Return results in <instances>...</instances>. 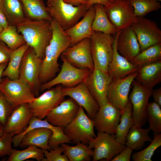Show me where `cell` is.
<instances>
[{
    "mask_svg": "<svg viewBox=\"0 0 161 161\" xmlns=\"http://www.w3.org/2000/svg\"><path fill=\"white\" fill-rule=\"evenodd\" d=\"M51 24L52 36L45 48L39 75L41 84L52 79L60 71L58 58L71 44L70 38L56 21L52 19Z\"/></svg>",
    "mask_w": 161,
    "mask_h": 161,
    "instance_id": "obj_1",
    "label": "cell"
},
{
    "mask_svg": "<svg viewBox=\"0 0 161 161\" xmlns=\"http://www.w3.org/2000/svg\"><path fill=\"white\" fill-rule=\"evenodd\" d=\"M16 27L26 43L34 49L38 58L42 59L45 48L52 36L51 21L27 18Z\"/></svg>",
    "mask_w": 161,
    "mask_h": 161,
    "instance_id": "obj_2",
    "label": "cell"
},
{
    "mask_svg": "<svg viewBox=\"0 0 161 161\" xmlns=\"http://www.w3.org/2000/svg\"><path fill=\"white\" fill-rule=\"evenodd\" d=\"M46 7L52 19L56 21L64 30L78 23L88 10L85 5L74 6L63 0H52Z\"/></svg>",
    "mask_w": 161,
    "mask_h": 161,
    "instance_id": "obj_3",
    "label": "cell"
},
{
    "mask_svg": "<svg viewBox=\"0 0 161 161\" xmlns=\"http://www.w3.org/2000/svg\"><path fill=\"white\" fill-rule=\"evenodd\" d=\"M90 39L94 69L107 73L112 57L114 37L111 35L94 31Z\"/></svg>",
    "mask_w": 161,
    "mask_h": 161,
    "instance_id": "obj_4",
    "label": "cell"
},
{
    "mask_svg": "<svg viewBox=\"0 0 161 161\" xmlns=\"http://www.w3.org/2000/svg\"><path fill=\"white\" fill-rule=\"evenodd\" d=\"M94 128L93 120L90 118L83 109L80 106L76 117L64 128V131L71 142L76 144L81 143L87 144L96 136Z\"/></svg>",
    "mask_w": 161,
    "mask_h": 161,
    "instance_id": "obj_5",
    "label": "cell"
},
{
    "mask_svg": "<svg viewBox=\"0 0 161 161\" xmlns=\"http://www.w3.org/2000/svg\"><path fill=\"white\" fill-rule=\"evenodd\" d=\"M63 61L61 69L58 75L45 83L41 84V91L50 89L55 85L61 84L65 87H74L85 82L91 71L87 69L76 67L61 56Z\"/></svg>",
    "mask_w": 161,
    "mask_h": 161,
    "instance_id": "obj_6",
    "label": "cell"
},
{
    "mask_svg": "<svg viewBox=\"0 0 161 161\" xmlns=\"http://www.w3.org/2000/svg\"><path fill=\"white\" fill-rule=\"evenodd\" d=\"M42 60L29 46L24 55L20 68L19 78L28 86L35 96L38 95L40 90L39 75Z\"/></svg>",
    "mask_w": 161,
    "mask_h": 161,
    "instance_id": "obj_7",
    "label": "cell"
},
{
    "mask_svg": "<svg viewBox=\"0 0 161 161\" xmlns=\"http://www.w3.org/2000/svg\"><path fill=\"white\" fill-rule=\"evenodd\" d=\"M0 91L13 109L22 104L30 103L35 97L28 86L19 78L11 80L6 77L2 78Z\"/></svg>",
    "mask_w": 161,
    "mask_h": 161,
    "instance_id": "obj_8",
    "label": "cell"
},
{
    "mask_svg": "<svg viewBox=\"0 0 161 161\" xmlns=\"http://www.w3.org/2000/svg\"><path fill=\"white\" fill-rule=\"evenodd\" d=\"M88 145L94 149L93 161L103 159L111 161L126 146L116 140L115 134L99 131L97 136L90 140Z\"/></svg>",
    "mask_w": 161,
    "mask_h": 161,
    "instance_id": "obj_9",
    "label": "cell"
},
{
    "mask_svg": "<svg viewBox=\"0 0 161 161\" xmlns=\"http://www.w3.org/2000/svg\"><path fill=\"white\" fill-rule=\"evenodd\" d=\"M131 85L132 89L129 98L132 106L133 125L142 127L147 120L148 100L153 89L142 85L134 79Z\"/></svg>",
    "mask_w": 161,
    "mask_h": 161,
    "instance_id": "obj_10",
    "label": "cell"
},
{
    "mask_svg": "<svg viewBox=\"0 0 161 161\" xmlns=\"http://www.w3.org/2000/svg\"><path fill=\"white\" fill-rule=\"evenodd\" d=\"M104 8L117 32L131 26L136 18L129 0H114Z\"/></svg>",
    "mask_w": 161,
    "mask_h": 161,
    "instance_id": "obj_11",
    "label": "cell"
},
{
    "mask_svg": "<svg viewBox=\"0 0 161 161\" xmlns=\"http://www.w3.org/2000/svg\"><path fill=\"white\" fill-rule=\"evenodd\" d=\"M140 46L141 51L161 43V30L156 23L144 17H136L131 26Z\"/></svg>",
    "mask_w": 161,
    "mask_h": 161,
    "instance_id": "obj_12",
    "label": "cell"
},
{
    "mask_svg": "<svg viewBox=\"0 0 161 161\" xmlns=\"http://www.w3.org/2000/svg\"><path fill=\"white\" fill-rule=\"evenodd\" d=\"M62 87L57 86L48 89L41 95L35 97L28 105L33 116L43 119L55 107L64 100Z\"/></svg>",
    "mask_w": 161,
    "mask_h": 161,
    "instance_id": "obj_13",
    "label": "cell"
},
{
    "mask_svg": "<svg viewBox=\"0 0 161 161\" xmlns=\"http://www.w3.org/2000/svg\"><path fill=\"white\" fill-rule=\"evenodd\" d=\"M61 55L77 68L87 69L91 72L94 69L89 38L83 39L68 47Z\"/></svg>",
    "mask_w": 161,
    "mask_h": 161,
    "instance_id": "obj_14",
    "label": "cell"
},
{
    "mask_svg": "<svg viewBox=\"0 0 161 161\" xmlns=\"http://www.w3.org/2000/svg\"><path fill=\"white\" fill-rule=\"evenodd\" d=\"M137 74L131 73L123 78H113L107 92L108 102L123 112L129 100L130 86Z\"/></svg>",
    "mask_w": 161,
    "mask_h": 161,
    "instance_id": "obj_15",
    "label": "cell"
},
{
    "mask_svg": "<svg viewBox=\"0 0 161 161\" xmlns=\"http://www.w3.org/2000/svg\"><path fill=\"white\" fill-rule=\"evenodd\" d=\"M47 128L52 131L49 141V145L51 149L60 145L62 143H71L72 142L64 134V128L54 126L49 123L46 119H40L33 116L26 129L21 134L14 135L12 139V143L14 146L19 145L25 134L30 130L37 128Z\"/></svg>",
    "mask_w": 161,
    "mask_h": 161,
    "instance_id": "obj_16",
    "label": "cell"
},
{
    "mask_svg": "<svg viewBox=\"0 0 161 161\" xmlns=\"http://www.w3.org/2000/svg\"><path fill=\"white\" fill-rule=\"evenodd\" d=\"M112 80L107 73L94 69L85 81L99 107L108 102L107 92Z\"/></svg>",
    "mask_w": 161,
    "mask_h": 161,
    "instance_id": "obj_17",
    "label": "cell"
},
{
    "mask_svg": "<svg viewBox=\"0 0 161 161\" xmlns=\"http://www.w3.org/2000/svg\"><path fill=\"white\" fill-rule=\"evenodd\" d=\"M62 91L64 96H68L72 98L86 111L87 114L90 118L93 119L99 107L85 82L74 87L62 88Z\"/></svg>",
    "mask_w": 161,
    "mask_h": 161,
    "instance_id": "obj_18",
    "label": "cell"
},
{
    "mask_svg": "<svg viewBox=\"0 0 161 161\" xmlns=\"http://www.w3.org/2000/svg\"><path fill=\"white\" fill-rule=\"evenodd\" d=\"M121 114L118 109L108 102L101 107L93 120L98 131L115 134Z\"/></svg>",
    "mask_w": 161,
    "mask_h": 161,
    "instance_id": "obj_19",
    "label": "cell"
},
{
    "mask_svg": "<svg viewBox=\"0 0 161 161\" xmlns=\"http://www.w3.org/2000/svg\"><path fill=\"white\" fill-rule=\"evenodd\" d=\"M80 106L72 98L64 100L53 109L45 119L54 126L64 128L76 117Z\"/></svg>",
    "mask_w": 161,
    "mask_h": 161,
    "instance_id": "obj_20",
    "label": "cell"
},
{
    "mask_svg": "<svg viewBox=\"0 0 161 161\" xmlns=\"http://www.w3.org/2000/svg\"><path fill=\"white\" fill-rule=\"evenodd\" d=\"M121 31H117L115 34L112 57L108 67L107 73L112 79L124 78L137 72L138 69V66L126 59L117 50V41Z\"/></svg>",
    "mask_w": 161,
    "mask_h": 161,
    "instance_id": "obj_21",
    "label": "cell"
},
{
    "mask_svg": "<svg viewBox=\"0 0 161 161\" xmlns=\"http://www.w3.org/2000/svg\"><path fill=\"white\" fill-rule=\"evenodd\" d=\"M33 116L27 103L23 104L13 109L6 124L4 132L19 134L27 128Z\"/></svg>",
    "mask_w": 161,
    "mask_h": 161,
    "instance_id": "obj_22",
    "label": "cell"
},
{
    "mask_svg": "<svg viewBox=\"0 0 161 161\" xmlns=\"http://www.w3.org/2000/svg\"><path fill=\"white\" fill-rule=\"evenodd\" d=\"M117 49L120 55L131 62L141 52L137 37L131 26L120 31L117 39Z\"/></svg>",
    "mask_w": 161,
    "mask_h": 161,
    "instance_id": "obj_23",
    "label": "cell"
},
{
    "mask_svg": "<svg viewBox=\"0 0 161 161\" xmlns=\"http://www.w3.org/2000/svg\"><path fill=\"white\" fill-rule=\"evenodd\" d=\"M95 13V8L93 5L88 10L80 21L69 29L65 30L71 40V46L83 39L90 38L94 32L92 25Z\"/></svg>",
    "mask_w": 161,
    "mask_h": 161,
    "instance_id": "obj_24",
    "label": "cell"
},
{
    "mask_svg": "<svg viewBox=\"0 0 161 161\" xmlns=\"http://www.w3.org/2000/svg\"><path fill=\"white\" fill-rule=\"evenodd\" d=\"M135 79L142 85L153 89L161 81V60L139 66Z\"/></svg>",
    "mask_w": 161,
    "mask_h": 161,
    "instance_id": "obj_25",
    "label": "cell"
},
{
    "mask_svg": "<svg viewBox=\"0 0 161 161\" xmlns=\"http://www.w3.org/2000/svg\"><path fill=\"white\" fill-rule=\"evenodd\" d=\"M52 131L47 128H37L26 133L23 137L19 146L25 148L30 145L35 146L43 150L50 149L49 145Z\"/></svg>",
    "mask_w": 161,
    "mask_h": 161,
    "instance_id": "obj_26",
    "label": "cell"
},
{
    "mask_svg": "<svg viewBox=\"0 0 161 161\" xmlns=\"http://www.w3.org/2000/svg\"><path fill=\"white\" fill-rule=\"evenodd\" d=\"M0 8L9 25L16 26L27 18L20 0H2Z\"/></svg>",
    "mask_w": 161,
    "mask_h": 161,
    "instance_id": "obj_27",
    "label": "cell"
},
{
    "mask_svg": "<svg viewBox=\"0 0 161 161\" xmlns=\"http://www.w3.org/2000/svg\"><path fill=\"white\" fill-rule=\"evenodd\" d=\"M20 0L27 18L32 20L52 21V18L43 0Z\"/></svg>",
    "mask_w": 161,
    "mask_h": 161,
    "instance_id": "obj_28",
    "label": "cell"
},
{
    "mask_svg": "<svg viewBox=\"0 0 161 161\" xmlns=\"http://www.w3.org/2000/svg\"><path fill=\"white\" fill-rule=\"evenodd\" d=\"M150 131L148 128L143 129L133 125L126 136L125 145L133 150L141 149L146 142L152 140L149 134Z\"/></svg>",
    "mask_w": 161,
    "mask_h": 161,
    "instance_id": "obj_29",
    "label": "cell"
},
{
    "mask_svg": "<svg viewBox=\"0 0 161 161\" xmlns=\"http://www.w3.org/2000/svg\"><path fill=\"white\" fill-rule=\"evenodd\" d=\"M94 5L95 13L92 25L93 31L112 35H115L117 30L108 18L104 6L100 4H95Z\"/></svg>",
    "mask_w": 161,
    "mask_h": 161,
    "instance_id": "obj_30",
    "label": "cell"
},
{
    "mask_svg": "<svg viewBox=\"0 0 161 161\" xmlns=\"http://www.w3.org/2000/svg\"><path fill=\"white\" fill-rule=\"evenodd\" d=\"M29 46L26 44L18 49L12 50L10 59L4 70L2 77H7L11 80L19 78V70L24 55Z\"/></svg>",
    "mask_w": 161,
    "mask_h": 161,
    "instance_id": "obj_31",
    "label": "cell"
},
{
    "mask_svg": "<svg viewBox=\"0 0 161 161\" xmlns=\"http://www.w3.org/2000/svg\"><path fill=\"white\" fill-rule=\"evenodd\" d=\"M75 146H70L65 143L61 144L64 153L69 161H89L94 154V150L87 144L78 143Z\"/></svg>",
    "mask_w": 161,
    "mask_h": 161,
    "instance_id": "obj_32",
    "label": "cell"
},
{
    "mask_svg": "<svg viewBox=\"0 0 161 161\" xmlns=\"http://www.w3.org/2000/svg\"><path fill=\"white\" fill-rule=\"evenodd\" d=\"M133 125L132 106L129 99L123 112L121 114L115 134V139L118 142L125 144L126 136Z\"/></svg>",
    "mask_w": 161,
    "mask_h": 161,
    "instance_id": "obj_33",
    "label": "cell"
},
{
    "mask_svg": "<svg viewBox=\"0 0 161 161\" xmlns=\"http://www.w3.org/2000/svg\"><path fill=\"white\" fill-rule=\"evenodd\" d=\"M0 40L12 50L16 49L26 42L22 35L17 31L16 26L9 25L0 33Z\"/></svg>",
    "mask_w": 161,
    "mask_h": 161,
    "instance_id": "obj_34",
    "label": "cell"
},
{
    "mask_svg": "<svg viewBox=\"0 0 161 161\" xmlns=\"http://www.w3.org/2000/svg\"><path fill=\"white\" fill-rule=\"evenodd\" d=\"M44 158L43 150L35 146L30 145L22 150L13 149L7 161H23L29 159H34L41 161Z\"/></svg>",
    "mask_w": 161,
    "mask_h": 161,
    "instance_id": "obj_35",
    "label": "cell"
},
{
    "mask_svg": "<svg viewBox=\"0 0 161 161\" xmlns=\"http://www.w3.org/2000/svg\"><path fill=\"white\" fill-rule=\"evenodd\" d=\"M161 60V43L141 51L131 62L138 67Z\"/></svg>",
    "mask_w": 161,
    "mask_h": 161,
    "instance_id": "obj_36",
    "label": "cell"
},
{
    "mask_svg": "<svg viewBox=\"0 0 161 161\" xmlns=\"http://www.w3.org/2000/svg\"><path fill=\"white\" fill-rule=\"evenodd\" d=\"M146 120L149 123L148 128L153 131L154 136L161 134V106L154 101L148 103Z\"/></svg>",
    "mask_w": 161,
    "mask_h": 161,
    "instance_id": "obj_37",
    "label": "cell"
},
{
    "mask_svg": "<svg viewBox=\"0 0 161 161\" xmlns=\"http://www.w3.org/2000/svg\"><path fill=\"white\" fill-rule=\"evenodd\" d=\"M137 17H144L149 13L161 8L160 3L155 0H129Z\"/></svg>",
    "mask_w": 161,
    "mask_h": 161,
    "instance_id": "obj_38",
    "label": "cell"
},
{
    "mask_svg": "<svg viewBox=\"0 0 161 161\" xmlns=\"http://www.w3.org/2000/svg\"><path fill=\"white\" fill-rule=\"evenodd\" d=\"M150 145L143 150L135 152L132 155L134 161H151L156 150L161 145V134L154 136Z\"/></svg>",
    "mask_w": 161,
    "mask_h": 161,
    "instance_id": "obj_39",
    "label": "cell"
},
{
    "mask_svg": "<svg viewBox=\"0 0 161 161\" xmlns=\"http://www.w3.org/2000/svg\"><path fill=\"white\" fill-rule=\"evenodd\" d=\"M44 158L42 161H69L66 156L62 154L64 150L60 145L49 150H43Z\"/></svg>",
    "mask_w": 161,
    "mask_h": 161,
    "instance_id": "obj_40",
    "label": "cell"
},
{
    "mask_svg": "<svg viewBox=\"0 0 161 161\" xmlns=\"http://www.w3.org/2000/svg\"><path fill=\"white\" fill-rule=\"evenodd\" d=\"M13 110L12 106L0 91V123L4 126Z\"/></svg>",
    "mask_w": 161,
    "mask_h": 161,
    "instance_id": "obj_41",
    "label": "cell"
},
{
    "mask_svg": "<svg viewBox=\"0 0 161 161\" xmlns=\"http://www.w3.org/2000/svg\"><path fill=\"white\" fill-rule=\"evenodd\" d=\"M14 135L12 133L4 132L0 137V157L11 154L13 149L11 146L12 139Z\"/></svg>",
    "mask_w": 161,
    "mask_h": 161,
    "instance_id": "obj_42",
    "label": "cell"
},
{
    "mask_svg": "<svg viewBox=\"0 0 161 161\" xmlns=\"http://www.w3.org/2000/svg\"><path fill=\"white\" fill-rule=\"evenodd\" d=\"M12 51L0 40V64L8 63Z\"/></svg>",
    "mask_w": 161,
    "mask_h": 161,
    "instance_id": "obj_43",
    "label": "cell"
},
{
    "mask_svg": "<svg viewBox=\"0 0 161 161\" xmlns=\"http://www.w3.org/2000/svg\"><path fill=\"white\" fill-rule=\"evenodd\" d=\"M133 151L131 148L126 146L112 159L111 161H129Z\"/></svg>",
    "mask_w": 161,
    "mask_h": 161,
    "instance_id": "obj_44",
    "label": "cell"
},
{
    "mask_svg": "<svg viewBox=\"0 0 161 161\" xmlns=\"http://www.w3.org/2000/svg\"><path fill=\"white\" fill-rule=\"evenodd\" d=\"M110 3L109 0H88L86 7L89 9L95 4H100L104 6H108Z\"/></svg>",
    "mask_w": 161,
    "mask_h": 161,
    "instance_id": "obj_45",
    "label": "cell"
},
{
    "mask_svg": "<svg viewBox=\"0 0 161 161\" xmlns=\"http://www.w3.org/2000/svg\"><path fill=\"white\" fill-rule=\"evenodd\" d=\"M151 95L154 102L161 106V88L152 90Z\"/></svg>",
    "mask_w": 161,
    "mask_h": 161,
    "instance_id": "obj_46",
    "label": "cell"
},
{
    "mask_svg": "<svg viewBox=\"0 0 161 161\" xmlns=\"http://www.w3.org/2000/svg\"><path fill=\"white\" fill-rule=\"evenodd\" d=\"M0 25L3 29L7 28L9 25V24L7 19L0 8Z\"/></svg>",
    "mask_w": 161,
    "mask_h": 161,
    "instance_id": "obj_47",
    "label": "cell"
},
{
    "mask_svg": "<svg viewBox=\"0 0 161 161\" xmlns=\"http://www.w3.org/2000/svg\"><path fill=\"white\" fill-rule=\"evenodd\" d=\"M65 3L74 6L87 4L88 0H63Z\"/></svg>",
    "mask_w": 161,
    "mask_h": 161,
    "instance_id": "obj_48",
    "label": "cell"
},
{
    "mask_svg": "<svg viewBox=\"0 0 161 161\" xmlns=\"http://www.w3.org/2000/svg\"><path fill=\"white\" fill-rule=\"evenodd\" d=\"M8 63H4L0 64V84L3 72L6 68Z\"/></svg>",
    "mask_w": 161,
    "mask_h": 161,
    "instance_id": "obj_49",
    "label": "cell"
},
{
    "mask_svg": "<svg viewBox=\"0 0 161 161\" xmlns=\"http://www.w3.org/2000/svg\"><path fill=\"white\" fill-rule=\"evenodd\" d=\"M4 133V126L0 123V137Z\"/></svg>",
    "mask_w": 161,
    "mask_h": 161,
    "instance_id": "obj_50",
    "label": "cell"
},
{
    "mask_svg": "<svg viewBox=\"0 0 161 161\" xmlns=\"http://www.w3.org/2000/svg\"><path fill=\"white\" fill-rule=\"evenodd\" d=\"M3 30V28L0 25V33Z\"/></svg>",
    "mask_w": 161,
    "mask_h": 161,
    "instance_id": "obj_51",
    "label": "cell"
},
{
    "mask_svg": "<svg viewBox=\"0 0 161 161\" xmlns=\"http://www.w3.org/2000/svg\"><path fill=\"white\" fill-rule=\"evenodd\" d=\"M52 1V0H47V4H49V3H50Z\"/></svg>",
    "mask_w": 161,
    "mask_h": 161,
    "instance_id": "obj_52",
    "label": "cell"
},
{
    "mask_svg": "<svg viewBox=\"0 0 161 161\" xmlns=\"http://www.w3.org/2000/svg\"><path fill=\"white\" fill-rule=\"evenodd\" d=\"M109 1L110 2H111L113 1H114V0H109Z\"/></svg>",
    "mask_w": 161,
    "mask_h": 161,
    "instance_id": "obj_53",
    "label": "cell"
},
{
    "mask_svg": "<svg viewBox=\"0 0 161 161\" xmlns=\"http://www.w3.org/2000/svg\"><path fill=\"white\" fill-rule=\"evenodd\" d=\"M1 1L2 0H0V7L1 5Z\"/></svg>",
    "mask_w": 161,
    "mask_h": 161,
    "instance_id": "obj_54",
    "label": "cell"
},
{
    "mask_svg": "<svg viewBox=\"0 0 161 161\" xmlns=\"http://www.w3.org/2000/svg\"><path fill=\"white\" fill-rule=\"evenodd\" d=\"M155 0V1H161V0Z\"/></svg>",
    "mask_w": 161,
    "mask_h": 161,
    "instance_id": "obj_55",
    "label": "cell"
},
{
    "mask_svg": "<svg viewBox=\"0 0 161 161\" xmlns=\"http://www.w3.org/2000/svg\"><path fill=\"white\" fill-rule=\"evenodd\" d=\"M43 0V1L44 0Z\"/></svg>",
    "mask_w": 161,
    "mask_h": 161,
    "instance_id": "obj_56",
    "label": "cell"
}]
</instances>
